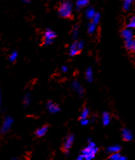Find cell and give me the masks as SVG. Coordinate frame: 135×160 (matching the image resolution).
<instances>
[{
    "label": "cell",
    "mask_w": 135,
    "mask_h": 160,
    "mask_svg": "<svg viewBox=\"0 0 135 160\" xmlns=\"http://www.w3.org/2000/svg\"><path fill=\"white\" fill-rule=\"evenodd\" d=\"M98 147L95 145V143H94L91 140H88V145L86 148H84L82 152V156L83 157L84 160H92L94 158L96 153L98 152Z\"/></svg>",
    "instance_id": "1"
},
{
    "label": "cell",
    "mask_w": 135,
    "mask_h": 160,
    "mask_svg": "<svg viewBox=\"0 0 135 160\" xmlns=\"http://www.w3.org/2000/svg\"><path fill=\"white\" fill-rule=\"evenodd\" d=\"M72 11H73V6L70 2H62L59 6L58 9V13L62 18H70L72 15Z\"/></svg>",
    "instance_id": "2"
},
{
    "label": "cell",
    "mask_w": 135,
    "mask_h": 160,
    "mask_svg": "<svg viewBox=\"0 0 135 160\" xmlns=\"http://www.w3.org/2000/svg\"><path fill=\"white\" fill-rule=\"evenodd\" d=\"M13 122H14V120H13V119L11 118V116H6L4 118L3 123H2L1 128H0L1 133H6L11 128L12 125H13Z\"/></svg>",
    "instance_id": "3"
},
{
    "label": "cell",
    "mask_w": 135,
    "mask_h": 160,
    "mask_svg": "<svg viewBox=\"0 0 135 160\" xmlns=\"http://www.w3.org/2000/svg\"><path fill=\"white\" fill-rule=\"evenodd\" d=\"M43 37H44V44L45 45H49L52 43L55 38H56V32H54L52 30L50 29H48L44 31V34H43Z\"/></svg>",
    "instance_id": "4"
},
{
    "label": "cell",
    "mask_w": 135,
    "mask_h": 160,
    "mask_svg": "<svg viewBox=\"0 0 135 160\" xmlns=\"http://www.w3.org/2000/svg\"><path fill=\"white\" fill-rule=\"evenodd\" d=\"M74 140H75V136L73 134L68 135L67 138H66L63 144V151L65 152V153H68L69 152V150L71 149L73 143H74Z\"/></svg>",
    "instance_id": "5"
},
{
    "label": "cell",
    "mask_w": 135,
    "mask_h": 160,
    "mask_svg": "<svg viewBox=\"0 0 135 160\" xmlns=\"http://www.w3.org/2000/svg\"><path fill=\"white\" fill-rule=\"evenodd\" d=\"M121 35H122V38H124V40L126 42L131 41L132 40V38H133V32L132 31L131 29H124L121 32Z\"/></svg>",
    "instance_id": "6"
},
{
    "label": "cell",
    "mask_w": 135,
    "mask_h": 160,
    "mask_svg": "<svg viewBox=\"0 0 135 160\" xmlns=\"http://www.w3.org/2000/svg\"><path fill=\"white\" fill-rule=\"evenodd\" d=\"M47 108H48V110H49V112L50 113H57V112H60L61 110L60 107L56 103H54L53 101H49L48 102Z\"/></svg>",
    "instance_id": "7"
},
{
    "label": "cell",
    "mask_w": 135,
    "mask_h": 160,
    "mask_svg": "<svg viewBox=\"0 0 135 160\" xmlns=\"http://www.w3.org/2000/svg\"><path fill=\"white\" fill-rule=\"evenodd\" d=\"M80 51H82V50L79 48L78 42L75 41V42L72 43L71 46H70V48H69V55L71 56H76L77 54H79Z\"/></svg>",
    "instance_id": "8"
},
{
    "label": "cell",
    "mask_w": 135,
    "mask_h": 160,
    "mask_svg": "<svg viewBox=\"0 0 135 160\" xmlns=\"http://www.w3.org/2000/svg\"><path fill=\"white\" fill-rule=\"evenodd\" d=\"M72 88H74V90H75L76 93H78L80 96H82L83 93H84V88H83L82 86L80 84V82H76V81L73 82V83H72Z\"/></svg>",
    "instance_id": "9"
},
{
    "label": "cell",
    "mask_w": 135,
    "mask_h": 160,
    "mask_svg": "<svg viewBox=\"0 0 135 160\" xmlns=\"http://www.w3.org/2000/svg\"><path fill=\"white\" fill-rule=\"evenodd\" d=\"M48 131H49V127L48 126H43V127L38 128V130L36 131V135L39 138H42V137H43L47 134Z\"/></svg>",
    "instance_id": "10"
},
{
    "label": "cell",
    "mask_w": 135,
    "mask_h": 160,
    "mask_svg": "<svg viewBox=\"0 0 135 160\" xmlns=\"http://www.w3.org/2000/svg\"><path fill=\"white\" fill-rule=\"evenodd\" d=\"M122 138L125 141H130L132 139V133L131 132V131L128 129H123L122 130Z\"/></svg>",
    "instance_id": "11"
},
{
    "label": "cell",
    "mask_w": 135,
    "mask_h": 160,
    "mask_svg": "<svg viewBox=\"0 0 135 160\" xmlns=\"http://www.w3.org/2000/svg\"><path fill=\"white\" fill-rule=\"evenodd\" d=\"M120 150H121V147H120V145H111V146H109L108 148L107 149L108 151V152L111 153V154H114V153H119L120 152Z\"/></svg>",
    "instance_id": "12"
},
{
    "label": "cell",
    "mask_w": 135,
    "mask_h": 160,
    "mask_svg": "<svg viewBox=\"0 0 135 160\" xmlns=\"http://www.w3.org/2000/svg\"><path fill=\"white\" fill-rule=\"evenodd\" d=\"M95 14H96V12L94 11V8L92 7L88 8L86 12H85V15H86V18L88 19H93V18H94Z\"/></svg>",
    "instance_id": "13"
},
{
    "label": "cell",
    "mask_w": 135,
    "mask_h": 160,
    "mask_svg": "<svg viewBox=\"0 0 135 160\" xmlns=\"http://www.w3.org/2000/svg\"><path fill=\"white\" fill-rule=\"evenodd\" d=\"M85 75H86V80L88 82H93V79H94V74H93V70L91 68H88L86 70V73H85Z\"/></svg>",
    "instance_id": "14"
},
{
    "label": "cell",
    "mask_w": 135,
    "mask_h": 160,
    "mask_svg": "<svg viewBox=\"0 0 135 160\" xmlns=\"http://www.w3.org/2000/svg\"><path fill=\"white\" fill-rule=\"evenodd\" d=\"M111 121V116L108 112H104L102 115V123L104 126H108L109 125V123Z\"/></svg>",
    "instance_id": "15"
},
{
    "label": "cell",
    "mask_w": 135,
    "mask_h": 160,
    "mask_svg": "<svg viewBox=\"0 0 135 160\" xmlns=\"http://www.w3.org/2000/svg\"><path fill=\"white\" fill-rule=\"evenodd\" d=\"M126 47L129 50H132V51L135 52V40L132 39L131 41L126 42Z\"/></svg>",
    "instance_id": "16"
},
{
    "label": "cell",
    "mask_w": 135,
    "mask_h": 160,
    "mask_svg": "<svg viewBox=\"0 0 135 160\" xmlns=\"http://www.w3.org/2000/svg\"><path fill=\"white\" fill-rule=\"evenodd\" d=\"M30 102H31V95L30 93H26L23 97V105L25 107H28L30 104Z\"/></svg>",
    "instance_id": "17"
},
{
    "label": "cell",
    "mask_w": 135,
    "mask_h": 160,
    "mask_svg": "<svg viewBox=\"0 0 135 160\" xmlns=\"http://www.w3.org/2000/svg\"><path fill=\"white\" fill-rule=\"evenodd\" d=\"M88 4V0H79L76 2V6H77V9H81V8L85 7Z\"/></svg>",
    "instance_id": "18"
},
{
    "label": "cell",
    "mask_w": 135,
    "mask_h": 160,
    "mask_svg": "<svg viewBox=\"0 0 135 160\" xmlns=\"http://www.w3.org/2000/svg\"><path fill=\"white\" fill-rule=\"evenodd\" d=\"M18 53L17 52V51H13L9 56V61L11 62H15L17 59H18Z\"/></svg>",
    "instance_id": "19"
},
{
    "label": "cell",
    "mask_w": 135,
    "mask_h": 160,
    "mask_svg": "<svg viewBox=\"0 0 135 160\" xmlns=\"http://www.w3.org/2000/svg\"><path fill=\"white\" fill-rule=\"evenodd\" d=\"M96 30V24H94V22H89L88 25V32L89 34L94 33V31Z\"/></svg>",
    "instance_id": "20"
},
{
    "label": "cell",
    "mask_w": 135,
    "mask_h": 160,
    "mask_svg": "<svg viewBox=\"0 0 135 160\" xmlns=\"http://www.w3.org/2000/svg\"><path fill=\"white\" fill-rule=\"evenodd\" d=\"M88 115H89V110H88V108H84L82 111V113H81L80 118H81V119H88Z\"/></svg>",
    "instance_id": "21"
},
{
    "label": "cell",
    "mask_w": 135,
    "mask_h": 160,
    "mask_svg": "<svg viewBox=\"0 0 135 160\" xmlns=\"http://www.w3.org/2000/svg\"><path fill=\"white\" fill-rule=\"evenodd\" d=\"M127 26H128V29H130V28H135V17H132V18L129 19Z\"/></svg>",
    "instance_id": "22"
},
{
    "label": "cell",
    "mask_w": 135,
    "mask_h": 160,
    "mask_svg": "<svg viewBox=\"0 0 135 160\" xmlns=\"http://www.w3.org/2000/svg\"><path fill=\"white\" fill-rule=\"evenodd\" d=\"M132 4V2L130 1V0H127V1H125V2L123 3L124 10H125V11H128V10H129L130 7H131Z\"/></svg>",
    "instance_id": "23"
},
{
    "label": "cell",
    "mask_w": 135,
    "mask_h": 160,
    "mask_svg": "<svg viewBox=\"0 0 135 160\" xmlns=\"http://www.w3.org/2000/svg\"><path fill=\"white\" fill-rule=\"evenodd\" d=\"M78 34H79V27L75 26L74 27V29H73V31H72V37H73V38H74L75 40L77 39Z\"/></svg>",
    "instance_id": "24"
},
{
    "label": "cell",
    "mask_w": 135,
    "mask_h": 160,
    "mask_svg": "<svg viewBox=\"0 0 135 160\" xmlns=\"http://www.w3.org/2000/svg\"><path fill=\"white\" fill-rule=\"evenodd\" d=\"M93 22H94V24H98L99 23V22H100V20H101V14L99 13V12H97L95 15H94V17L93 18Z\"/></svg>",
    "instance_id": "25"
},
{
    "label": "cell",
    "mask_w": 135,
    "mask_h": 160,
    "mask_svg": "<svg viewBox=\"0 0 135 160\" xmlns=\"http://www.w3.org/2000/svg\"><path fill=\"white\" fill-rule=\"evenodd\" d=\"M110 160H120L121 159V155L120 153H114V154H111V156L109 158Z\"/></svg>",
    "instance_id": "26"
},
{
    "label": "cell",
    "mask_w": 135,
    "mask_h": 160,
    "mask_svg": "<svg viewBox=\"0 0 135 160\" xmlns=\"http://www.w3.org/2000/svg\"><path fill=\"white\" fill-rule=\"evenodd\" d=\"M88 123H89V120L88 119H81V124H82V126H87V125H88Z\"/></svg>",
    "instance_id": "27"
},
{
    "label": "cell",
    "mask_w": 135,
    "mask_h": 160,
    "mask_svg": "<svg viewBox=\"0 0 135 160\" xmlns=\"http://www.w3.org/2000/svg\"><path fill=\"white\" fill-rule=\"evenodd\" d=\"M62 73H67L68 71V68L67 66H62Z\"/></svg>",
    "instance_id": "28"
},
{
    "label": "cell",
    "mask_w": 135,
    "mask_h": 160,
    "mask_svg": "<svg viewBox=\"0 0 135 160\" xmlns=\"http://www.w3.org/2000/svg\"><path fill=\"white\" fill-rule=\"evenodd\" d=\"M75 160H84V158H83V157L82 156V155H80V156H79Z\"/></svg>",
    "instance_id": "29"
},
{
    "label": "cell",
    "mask_w": 135,
    "mask_h": 160,
    "mask_svg": "<svg viewBox=\"0 0 135 160\" xmlns=\"http://www.w3.org/2000/svg\"><path fill=\"white\" fill-rule=\"evenodd\" d=\"M0 107H1V89H0Z\"/></svg>",
    "instance_id": "30"
}]
</instances>
